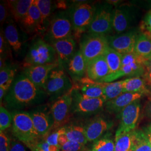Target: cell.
I'll return each instance as SVG.
<instances>
[{
    "instance_id": "8992f818",
    "label": "cell",
    "mask_w": 151,
    "mask_h": 151,
    "mask_svg": "<svg viewBox=\"0 0 151 151\" xmlns=\"http://www.w3.org/2000/svg\"><path fill=\"white\" fill-rule=\"evenodd\" d=\"M144 60L134 52L123 54L122 65L116 73L109 75L101 82H111L123 77H140L146 73Z\"/></svg>"
},
{
    "instance_id": "83f0119b",
    "label": "cell",
    "mask_w": 151,
    "mask_h": 151,
    "mask_svg": "<svg viewBox=\"0 0 151 151\" xmlns=\"http://www.w3.org/2000/svg\"><path fill=\"white\" fill-rule=\"evenodd\" d=\"M134 52L144 60L151 58V36L146 33H140L137 38Z\"/></svg>"
},
{
    "instance_id": "d6986e66",
    "label": "cell",
    "mask_w": 151,
    "mask_h": 151,
    "mask_svg": "<svg viewBox=\"0 0 151 151\" xmlns=\"http://www.w3.org/2000/svg\"><path fill=\"white\" fill-rule=\"evenodd\" d=\"M109 73L108 63L104 55L92 60L87 64L86 75L92 81L101 82Z\"/></svg>"
},
{
    "instance_id": "f546056e",
    "label": "cell",
    "mask_w": 151,
    "mask_h": 151,
    "mask_svg": "<svg viewBox=\"0 0 151 151\" xmlns=\"http://www.w3.org/2000/svg\"><path fill=\"white\" fill-rule=\"evenodd\" d=\"M103 55L108 63L110 71L109 75H112L118 72L122 65L123 54H120L109 47Z\"/></svg>"
},
{
    "instance_id": "b9f144b4",
    "label": "cell",
    "mask_w": 151,
    "mask_h": 151,
    "mask_svg": "<svg viewBox=\"0 0 151 151\" xmlns=\"http://www.w3.org/2000/svg\"><path fill=\"white\" fill-rule=\"evenodd\" d=\"M9 13L10 12L7 4L1 2L0 4V22L1 25H3L6 22Z\"/></svg>"
},
{
    "instance_id": "7a4b0ae2",
    "label": "cell",
    "mask_w": 151,
    "mask_h": 151,
    "mask_svg": "<svg viewBox=\"0 0 151 151\" xmlns=\"http://www.w3.org/2000/svg\"><path fill=\"white\" fill-rule=\"evenodd\" d=\"M58 62L54 47L41 37L34 38L29 45L24 60L23 67L47 65Z\"/></svg>"
},
{
    "instance_id": "52a82bcc",
    "label": "cell",
    "mask_w": 151,
    "mask_h": 151,
    "mask_svg": "<svg viewBox=\"0 0 151 151\" xmlns=\"http://www.w3.org/2000/svg\"><path fill=\"white\" fill-rule=\"evenodd\" d=\"M96 7L88 3H82L72 7L70 11L73 37L81 39L91 25Z\"/></svg>"
},
{
    "instance_id": "7402d4cb",
    "label": "cell",
    "mask_w": 151,
    "mask_h": 151,
    "mask_svg": "<svg viewBox=\"0 0 151 151\" xmlns=\"http://www.w3.org/2000/svg\"><path fill=\"white\" fill-rule=\"evenodd\" d=\"M143 96L139 93L124 92L113 100L106 101L105 106L109 113L120 114L124 108L135 100H139Z\"/></svg>"
},
{
    "instance_id": "4fadbf2b",
    "label": "cell",
    "mask_w": 151,
    "mask_h": 151,
    "mask_svg": "<svg viewBox=\"0 0 151 151\" xmlns=\"http://www.w3.org/2000/svg\"><path fill=\"white\" fill-rule=\"evenodd\" d=\"M140 32L135 28L114 35L107 36L108 43L110 48L120 54L134 52L135 43Z\"/></svg>"
},
{
    "instance_id": "e575fe53",
    "label": "cell",
    "mask_w": 151,
    "mask_h": 151,
    "mask_svg": "<svg viewBox=\"0 0 151 151\" xmlns=\"http://www.w3.org/2000/svg\"><path fill=\"white\" fill-rule=\"evenodd\" d=\"M91 151H115V143L109 137H104L93 142Z\"/></svg>"
},
{
    "instance_id": "8d00e7d4",
    "label": "cell",
    "mask_w": 151,
    "mask_h": 151,
    "mask_svg": "<svg viewBox=\"0 0 151 151\" xmlns=\"http://www.w3.org/2000/svg\"><path fill=\"white\" fill-rule=\"evenodd\" d=\"M65 130H66V125L65 126V125L64 127H62L58 129L55 130L54 132H53L50 134H48L47 135H45V138H44V140L50 145L57 146L59 147L58 142V138L60 134L65 133Z\"/></svg>"
},
{
    "instance_id": "7bdbcfd3",
    "label": "cell",
    "mask_w": 151,
    "mask_h": 151,
    "mask_svg": "<svg viewBox=\"0 0 151 151\" xmlns=\"http://www.w3.org/2000/svg\"><path fill=\"white\" fill-rule=\"evenodd\" d=\"M143 28L145 30V33L151 36V10L146 15L143 24Z\"/></svg>"
},
{
    "instance_id": "8fae6325",
    "label": "cell",
    "mask_w": 151,
    "mask_h": 151,
    "mask_svg": "<svg viewBox=\"0 0 151 151\" xmlns=\"http://www.w3.org/2000/svg\"><path fill=\"white\" fill-rule=\"evenodd\" d=\"M3 32L15 57H22L27 48V34L22 29H20L11 19L8 20L6 22Z\"/></svg>"
},
{
    "instance_id": "1f68e13d",
    "label": "cell",
    "mask_w": 151,
    "mask_h": 151,
    "mask_svg": "<svg viewBox=\"0 0 151 151\" xmlns=\"http://www.w3.org/2000/svg\"><path fill=\"white\" fill-rule=\"evenodd\" d=\"M132 131L129 132H116L115 151H131L133 146Z\"/></svg>"
},
{
    "instance_id": "ab89813d",
    "label": "cell",
    "mask_w": 151,
    "mask_h": 151,
    "mask_svg": "<svg viewBox=\"0 0 151 151\" xmlns=\"http://www.w3.org/2000/svg\"><path fill=\"white\" fill-rule=\"evenodd\" d=\"M11 142L4 132H0V151H10Z\"/></svg>"
},
{
    "instance_id": "ee69618b",
    "label": "cell",
    "mask_w": 151,
    "mask_h": 151,
    "mask_svg": "<svg viewBox=\"0 0 151 151\" xmlns=\"http://www.w3.org/2000/svg\"><path fill=\"white\" fill-rule=\"evenodd\" d=\"M10 151H27L25 147L21 143L12 140L11 143V147Z\"/></svg>"
},
{
    "instance_id": "74e56055",
    "label": "cell",
    "mask_w": 151,
    "mask_h": 151,
    "mask_svg": "<svg viewBox=\"0 0 151 151\" xmlns=\"http://www.w3.org/2000/svg\"><path fill=\"white\" fill-rule=\"evenodd\" d=\"M11 48L6 40L3 30L1 29L0 34V53L1 58L6 60L9 54H11Z\"/></svg>"
},
{
    "instance_id": "d590c367",
    "label": "cell",
    "mask_w": 151,
    "mask_h": 151,
    "mask_svg": "<svg viewBox=\"0 0 151 151\" xmlns=\"http://www.w3.org/2000/svg\"><path fill=\"white\" fill-rule=\"evenodd\" d=\"M12 123V116L7 109L1 105L0 107V130L4 132L10 128Z\"/></svg>"
},
{
    "instance_id": "277c9868",
    "label": "cell",
    "mask_w": 151,
    "mask_h": 151,
    "mask_svg": "<svg viewBox=\"0 0 151 151\" xmlns=\"http://www.w3.org/2000/svg\"><path fill=\"white\" fill-rule=\"evenodd\" d=\"M71 37H73V31L70 11H60L52 17L48 30L43 38L45 42L51 44Z\"/></svg>"
},
{
    "instance_id": "f907efd6",
    "label": "cell",
    "mask_w": 151,
    "mask_h": 151,
    "mask_svg": "<svg viewBox=\"0 0 151 151\" xmlns=\"http://www.w3.org/2000/svg\"><path fill=\"white\" fill-rule=\"evenodd\" d=\"M27 147L29 148L32 151H41L40 150H39V148H38L36 146L34 145H32L27 146Z\"/></svg>"
},
{
    "instance_id": "ba28073f",
    "label": "cell",
    "mask_w": 151,
    "mask_h": 151,
    "mask_svg": "<svg viewBox=\"0 0 151 151\" xmlns=\"http://www.w3.org/2000/svg\"><path fill=\"white\" fill-rule=\"evenodd\" d=\"M72 104L71 113L82 116H88L100 112L106 102L104 97L90 98L83 96L79 90L72 91Z\"/></svg>"
},
{
    "instance_id": "603a6c76",
    "label": "cell",
    "mask_w": 151,
    "mask_h": 151,
    "mask_svg": "<svg viewBox=\"0 0 151 151\" xmlns=\"http://www.w3.org/2000/svg\"><path fill=\"white\" fill-rule=\"evenodd\" d=\"M41 16L39 10L34 1L25 16L19 24L22 30L27 34L39 32Z\"/></svg>"
},
{
    "instance_id": "c3c4849f",
    "label": "cell",
    "mask_w": 151,
    "mask_h": 151,
    "mask_svg": "<svg viewBox=\"0 0 151 151\" xmlns=\"http://www.w3.org/2000/svg\"><path fill=\"white\" fill-rule=\"evenodd\" d=\"M143 77L147 85H149L151 87V71L146 72V73Z\"/></svg>"
},
{
    "instance_id": "5bb4252c",
    "label": "cell",
    "mask_w": 151,
    "mask_h": 151,
    "mask_svg": "<svg viewBox=\"0 0 151 151\" xmlns=\"http://www.w3.org/2000/svg\"><path fill=\"white\" fill-rule=\"evenodd\" d=\"M32 117L35 129L40 137H45L53 129L54 120L51 109L40 105L28 111Z\"/></svg>"
},
{
    "instance_id": "836d02e7",
    "label": "cell",
    "mask_w": 151,
    "mask_h": 151,
    "mask_svg": "<svg viewBox=\"0 0 151 151\" xmlns=\"http://www.w3.org/2000/svg\"><path fill=\"white\" fill-rule=\"evenodd\" d=\"M131 151H151V146L143 130H133Z\"/></svg>"
},
{
    "instance_id": "7c38bea8",
    "label": "cell",
    "mask_w": 151,
    "mask_h": 151,
    "mask_svg": "<svg viewBox=\"0 0 151 151\" xmlns=\"http://www.w3.org/2000/svg\"><path fill=\"white\" fill-rule=\"evenodd\" d=\"M138 11L133 6L122 5L114 10L113 30L117 34L126 32L132 29L137 22Z\"/></svg>"
},
{
    "instance_id": "9c48e42d",
    "label": "cell",
    "mask_w": 151,
    "mask_h": 151,
    "mask_svg": "<svg viewBox=\"0 0 151 151\" xmlns=\"http://www.w3.org/2000/svg\"><path fill=\"white\" fill-rule=\"evenodd\" d=\"M109 47L107 36L87 32L82 36L79 49L87 64L92 60L103 55Z\"/></svg>"
},
{
    "instance_id": "7dc6e473",
    "label": "cell",
    "mask_w": 151,
    "mask_h": 151,
    "mask_svg": "<svg viewBox=\"0 0 151 151\" xmlns=\"http://www.w3.org/2000/svg\"><path fill=\"white\" fill-rule=\"evenodd\" d=\"M65 133H62V134L60 135L58 139V146L60 148L62 146H63V145H65L66 142H67L68 141V139L67 138V137L65 135Z\"/></svg>"
},
{
    "instance_id": "f35d334b",
    "label": "cell",
    "mask_w": 151,
    "mask_h": 151,
    "mask_svg": "<svg viewBox=\"0 0 151 151\" xmlns=\"http://www.w3.org/2000/svg\"><path fill=\"white\" fill-rule=\"evenodd\" d=\"M61 151H85V145L68 140L60 148Z\"/></svg>"
},
{
    "instance_id": "44dd1931",
    "label": "cell",
    "mask_w": 151,
    "mask_h": 151,
    "mask_svg": "<svg viewBox=\"0 0 151 151\" xmlns=\"http://www.w3.org/2000/svg\"><path fill=\"white\" fill-rule=\"evenodd\" d=\"M113 123L102 117H96L84 126L88 142H94L110 129Z\"/></svg>"
},
{
    "instance_id": "cb8c5ba5",
    "label": "cell",
    "mask_w": 151,
    "mask_h": 151,
    "mask_svg": "<svg viewBox=\"0 0 151 151\" xmlns=\"http://www.w3.org/2000/svg\"><path fill=\"white\" fill-rule=\"evenodd\" d=\"M34 0L9 1L7 4L11 16L17 22L25 16Z\"/></svg>"
},
{
    "instance_id": "d4e9b609",
    "label": "cell",
    "mask_w": 151,
    "mask_h": 151,
    "mask_svg": "<svg viewBox=\"0 0 151 151\" xmlns=\"http://www.w3.org/2000/svg\"><path fill=\"white\" fill-rule=\"evenodd\" d=\"M80 82L78 90L83 96L94 99L104 97L102 82L92 81L87 77L83 78Z\"/></svg>"
},
{
    "instance_id": "4dcf8cb0",
    "label": "cell",
    "mask_w": 151,
    "mask_h": 151,
    "mask_svg": "<svg viewBox=\"0 0 151 151\" xmlns=\"http://www.w3.org/2000/svg\"><path fill=\"white\" fill-rule=\"evenodd\" d=\"M104 97L108 101L113 100L123 92V80L111 82H102Z\"/></svg>"
},
{
    "instance_id": "484cf974",
    "label": "cell",
    "mask_w": 151,
    "mask_h": 151,
    "mask_svg": "<svg viewBox=\"0 0 151 151\" xmlns=\"http://www.w3.org/2000/svg\"><path fill=\"white\" fill-rule=\"evenodd\" d=\"M41 16L40 25L39 33L44 35L48 30L51 20L52 2L49 0H35Z\"/></svg>"
},
{
    "instance_id": "6da1fadb",
    "label": "cell",
    "mask_w": 151,
    "mask_h": 151,
    "mask_svg": "<svg viewBox=\"0 0 151 151\" xmlns=\"http://www.w3.org/2000/svg\"><path fill=\"white\" fill-rule=\"evenodd\" d=\"M48 97L43 89L36 86L22 73L15 77L4 99V103L10 110H21L40 105Z\"/></svg>"
},
{
    "instance_id": "ffe728a7",
    "label": "cell",
    "mask_w": 151,
    "mask_h": 151,
    "mask_svg": "<svg viewBox=\"0 0 151 151\" xmlns=\"http://www.w3.org/2000/svg\"><path fill=\"white\" fill-rule=\"evenodd\" d=\"M87 64L81 50L78 49L66 64L64 69L72 81H80L86 75Z\"/></svg>"
},
{
    "instance_id": "681fc988",
    "label": "cell",
    "mask_w": 151,
    "mask_h": 151,
    "mask_svg": "<svg viewBox=\"0 0 151 151\" xmlns=\"http://www.w3.org/2000/svg\"><path fill=\"white\" fill-rule=\"evenodd\" d=\"M144 64L146 67V72L151 71V58L149 60H145Z\"/></svg>"
},
{
    "instance_id": "4316f807",
    "label": "cell",
    "mask_w": 151,
    "mask_h": 151,
    "mask_svg": "<svg viewBox=\"0 0 151 151\" xmlns=\"http://www.w3.org/2000/svg\"><path fill=\"white\" fill-rule=\"evenodd\" d=\"M123 92L139 93L149 95L151 91L147 87L144 78L140 77H132L123 80Z\"/></svg>"
},
{
    "instance_id": "5b68a950",
    "label": "cell",
    "mask_w": 151,
    "mask_h": 151,
    "mask_svg": "<svg viewBox=\"0 0 151 151\" xmlns=\"http://www.w3.org/2000/svg\"><path fill=\"white\" fill-rule=\"evenodd\" d=\"M73 81L64 68L58 66L49 73L44 91L49 100L54 101L59 97L73 89Z\"/></svg>"
},
{
    "instance_id": "9a60e30c",
    "label": "cell",
    "mask_w": 151,
    "mask_h": 151,
    "mask_svg": "<svg viewBox=\"0 0 151 151\" xmlns=\"http://www.w3.org/2000/svg\"><path fill=\"white\" fill-rule=\"evenodd\" d=\"M72 90L57 99L51 105L50 109L54 120L53 129L55 130L64 127L65 123L69 118L72 104Z\"/></svg>"
},
{
    "instance_id": "bcb514c9",
    "label": "cell",
    "mask_w": 151,
    "mask_h": 151,
    "mask_svg": "<svg viewBox=\"0 0 151 151\" xmlns=\"http://www.w3.org/2000/svg\"><path fill=\"white\" fill-rule=\"evenodd\" d=\"M143 131L151 146V123L143 128Z\"/></svg>"
},
{
    "instance_id": "f1b7e54d",
    "label": "cell",
    "mask_w": 151,
    "mask_h": 151,
    "mask_svg": "<svg viewBox=\"0 0 151 151\" xmlns=\"http://www.w3.org/2000/svg\"><path fill=\"white\" fill-rule=\"evenodd\" d=\"M65 134L68 139L72 142H77L83 145H85L88 142L85 127L77 125H66Z\"/></svg>"
},
{
    "instance_id": "f6af8a7d",
    "label": "cell",
    "mask_w": 151,
    "mask_h": 151,
    "mask_svg": "<svg viewBox=\"0 0 151 151\" xmlns=\"http://www.w3.org/2000/svg\"><path fill=\"white\" fill-rule=\"evenodd\" d=\"M145 113L147 117L151 119V93L148 95L145 109Z\"/></svg>"
},
{
    "instance_id": "e0dca14e",
    "label": "cell",
    "mask_w": 151,
    "mask_h": 151,
    "mask_svg": "<svg viewBox=\"0 0 151 151\" xmlns=\"http://www.w3.org/2000/svg\"><path fill=\"white\" fill-rule=\"evenodd\" d=\"M58 66V63L29 66L23 68L22 74L25 76L36 86L44 90L49 73Z\"/></svg>"
},
{
    "instance_id": "60d3db41",
    "label": "cell",
    "mask_w": 151,
    "mask_h": 151,
    "mask_svg": "<svg viewBox=\"0 0 151 151\" xmlns=\"http://www.w3.org/2000/svg\"><path fill=\"white\" fill-rule=\"evenodd\" d=\"M34 145L36 146L39 150L42 151H60V148L57 146H52L49 145L45 140L38 141Z\"/></svg>"
},
{
    "instance_id": "30bf717a",
    "label": "cell",
    "mask_w": 151,
    "mask_h": 151,
    "mask_svg": "<svg viewBox=\"0 0 151 151\" xmlns=\"http://www.w3.org/2000/svg\"><path fill=\"white\" fill-rule=\"evenodd\" d=\"M114 10L108 2L96 7L91 25L87 32L104 36L112 32Z\"/></svg>"
},
{
    "instance_id": "2e32d148",
    "label": "cell",
    "mask_w": 151,
    "mask_h": 151,
    "mask_svg": "<svg viewBox=\"0 0 151 151\" xmlns=\"http://www.w3.org/2000/svg\"><path fill=\"white\" fill-rule=\"evenodd\" d=\"M140 111V99L124 108L119 114L120 122L116 132H129L135 129Z\"/></svg>"
},
{
    "instance_id": "3957f363",
    "label": "cell",
    "mask_w": 151,
    "mask_h": 151,
    "mask_svg": "<svg viewBox=\"0 0 151 151\" xmlns=\"http://www.w3.org/2000/svg\"><path fill=\"white\" fill-rule=\"evenodd\" d=\"M12 130L14 135L26 146L35 144L40 136L35 129L32 117L28 111H12Z\"/></svg>"
},
{
    "instance_id": "ac0fdd59",
    "label": "cell",
    "mask_w": 151,
    "mask_h": 151,
    "mask_svg": "<svg viewBox=\"0 0 151 151\" xmlns=\"http://www.w3.org/2000/svg\"><path fill=\"white\" fill-rule=\"evenodd\" d=\"M50 44L56 51L58 66L63 68L78 50L76 39L73 37L59 40Z\"/></svg>"
},
{
    "instance_id": "d6a6232c",
    "label": "cell",
    "mask_w": 151,
    "mask_h": 151,
    "mask_svg": "<svg viewBox=\"0 0 151 151\" xmlns=\"http://www.w3.org/2000/svg\"><path fill=\"white\" fill-rule=\"evenodd\" d=\"M16 68L15 65L6 63L0 70V87L8 91L15 78Z\"/></svg>"
}]
</instances>
